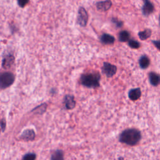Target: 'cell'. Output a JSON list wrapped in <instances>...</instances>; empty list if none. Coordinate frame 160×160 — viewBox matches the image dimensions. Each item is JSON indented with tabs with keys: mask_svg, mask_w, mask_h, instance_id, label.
<instances>
[{
	"mask_svg": "<svg viewBox=\"0 0 160 160\" xmlns=\"http://www.w3.org/2000/svg\"><path fill=\"white\" fill-rule=\"evenodd\" d=\"M142 138L141 131L136 128H128L123 130L119 135L120 142L130 146L138 144Z\"/></svg>",
	"mask_w": 160,
	"mask_h": 160,
	"instance_id": "cell-1",
	"label": "cell"
},
{
	"mask_svg": "<svg viewBox=\"0 0 160 160\" xmlns=\"http://www.w3.org/2000/svg\"><path fill=\"white\" fill-rule=\"evenodd\" d=\"M101 76L98 72H88L81 75L80 81L81 84L89 88H95L99 86Z\"/></svg>",
	"mask_w": 160,
	"mask_h": 160,
	"instance_id": "cell-2",
	"label": "cell"
},
{
	"mask_svg": "<svg viewBox=\"0 0 160 160\" xmlns=\"http://www.w3.org/2000/svg\"><path fill=\"white\" fill-rule=\"evenodd\" d=\"M14 76L12 72H4L0 73V88L6 89L12 84Z\"/></svg>",
	"mask_w": 160,
	"mask_h": 160,
	"instance_id": "cell-3",
	"label": "cell"
},
{
	"mask_svg": "<svg viewBox=\"0 0 160 160\" xmlns=\"http://www.w3.org/2000/svg\"><path fill=\"white\" fill-rule=\"evenodd\" d=\"M102 72L108 77L111 78L112 77L117 71V67L108 62H104L103 63L102 67L101 68Z\"/></svg>",
	"mask_w": 160,
	"mask_h": 160,
	"instance_id": "cell-4",
	"label": "cell"
},
{
	"mask_svg": "<svg viewBox=\"0 0 160 160\" xmlns=\"http://www.w3.org/2000/svg\"><path fill=\"white\" fill-rule=\"evenodd\" d=\"M88 21V14L83 7H81L78 11L77 22L81 26H86Z\"/></svg>",
	"mask_w": 160,
	"mask_h": 160,
	"instance_id": "cell-5",
	"label": "cell"
},
{
	"mask_svg": "<svg viewBox=\"0 0 160 160\" xmlns=\"http://www.w3.org/2000/svg\"><path fill=\"white\" fill-rule=\"evenodd\" d=\"M143 6L142 7V13L145 16H148L154 11V8L152 3L149 0H142Z\"/></svg>",
	"mask_w": 160,
	"mask_h": 160,
	"instance_id": "cell-6",
	"label": "cell"
},
{
	"mask_svg": "<svg viewBox=\"0 0 160 160\" xmlns=\"http://www.w3.org/2000/svg\"><path fill=\"white\" fill-rule=\"evenodd\" d=\"M96 6L99 11H106L111 8L112 6V2L111 0H104L102 1H99L96 3Z\"/></svg>",
	"mask_w": 160,
	"mask_h": 160,
	"instance_id": "cell-7",
	"label": "cell"
},
{
	"mask_svg": "<svg viewBox=\"0 0 160 160\" xmlns=\"http://www.w3.org/2000/svg\"><path fill=\"white\" fill-rule=\"evenodd\" d=\"M141 96V90L139 88L131 89L128 92V97L131 101H136Z\"/></svg>",
	"mask_w": 160,
	"mask_h": 160,
	"instance_id": "cell-8",
	"label": "cell"
},
{
	"mask_svg": "<svg viewBox=\"0 0 160 160\" xmlns=\"http://www.w3.org/2000/svg\"><path fill=\"white\" fill-rule=\"evenodd\" d=\"M64 102L65 107L67 109H72L76 106V101L74 100V98L72 95H66L64 99Z\"/></svg>",
	"mask_w": 160,
	"mask_h": 160,
	"instance_id": "cell-9",
	"label": "cell"
},
{
	"mask_svg": "<svg viewBox=\"0 0 160 160\" xmlns=\"http://www.w3.org/2000/svg\"><path fill=\"white\" fill-rule=\"evenodd\" d=\"M150 84L153 86H158L160 84V75L155 72H150L148 74Z\"/></svg>",
	"mask_w": 160,
	"mask_h": 160,
	"instance_id": "cell-10",
	"label": "cell"
},
{
	"mask_svg": "<svg viewBox=\"0 0 160 160\" xmlns=\"http://www.w3.org/2000/svg\"><path fill=\"white\" fill-rule=\"evenodd\" d=\"M100 41H101V43H102L104 44L110 45V44H114V42L115 41V38H114L113 36H112L111 34L104 33L101 36Z\"/></svg>",
	"mask_w": 160,
	"mask_h": 160,
	"instance_id": "cell-11",
	"label": "cell"
},
{
	"mask_svg": "<svg viewBox=\"0 0 160 160\" xmlns=\"http://www.w3.org/2000/svg\"><path fill=\"white\" fill-rule=\"evenodd\" d=\"M21 138L22 139H25V140H33L35 138V132L34 131L33 129H25L22 134L21 135Z\"/></svg>",
	"mask_w": 160,
	"mask_h": 160,
	"instance_id": "cell-12",
	"label": "cell"
},
{
	"mask_svg": "<svg viewBox=\"0 0 160 160\" xmlns=\"http://www.w3.org/2000/svg\"><path fill=\"white\" fill-rule=\"evenodd\" d=\"M150 64V60L146 54L142 55L139 59V65L141 69H146Z\"/></svg>",
	"mask_w": 160,
	"mask_h": 160,
	"instance_id": "cell-13",
	"label": "cell"
},
{
	"mask_svg": "<svg viewBox=\"0 0 160 160\" xmlns=\"http://www.w3.org/2000/svg\"><path fill=\"white\" fill-rule=\"evenodd\" d=\"M14 61V58L12 55L8 54L5 56L2 60V66L4 68H9Z\"/></svg>",
	"mask_w": 160,
	"mask_h": 160,
	"instance_id": "cell-14",
	"label": "cell"
},
{
	"mask_svg": "<svg viewBox=\"0 0 160 160\" xmlns=\"http://www.w3.org/2000/svg\"><path fill=\"white\" fill-rule=\"evenodd\" d=\"M130 38V34L128 31L123 30L119 32L118 34V39L119 41L121 42H126L129 40Z\"/></svg>",
	"mask_w": 160,
	"mask_h": 160,
	"instance_id": "cell-15",
	"label": "cell"
},
{
	"mask_svg": "<svg viewBox=\"0 0 160 160\" xmlns=\"http://www.w3.org/2000/svg\"><path fill=\"white\" fill-rule=\"evenodd\" d=\"M51 160H64V152L61 149L56 150L51 156Z\"/></svg>",
	"mask_w": 160,
	"mask_h": 160,
	"instance_id": "cell-16",
	"label": "cell"
},
{
	"mask_svg": "<svg viewBox=\"0 0 160 160\" xmlns=\"http://www.w3.org/2000/svg\"><path fill=\"white\" fill-rule=\"evenodd\" d=\"M151 35V30L150 29H146L144 31H139L138 32V36L142 41H144L150 38Z\"/></svg>",
	"mask_w": 160,
	"mask_h": 160,
	"instance_id": "cell-17",
	"label": "cell"
},
{
	"mask_svg": "<svg viewBox=\"0 0 160 160\" xmlns=\"http://www.w3.org/2000/svg\"><path fill=\"white\" fill-rule=\"evenodd\" d=\"M128 46L132 49H138L140 47V43L135 39H129L128 41Z\"/></svg>",
	"mask_w": 160,
	"mask_h": 160,
	"instance_id": "cell-18",
	"label": "cell"
},
{
	"mask_svg": "<svg viewBox=\"0 0 160 160\" xmlns=\"http://www.w3.org/2000/svg\"><path fill=\"white\" fill-rule=\"evenodd\" d=\"M36 154L34 152H28L22 158V160H36Z\"/></svg>",
	"mask_w": 160,
	"mask_h": 160,
	"instance_id": "cell-19",
	"label": "cell"
},
{
	"mask_svg": "<svg viewBox=\"0 0 160 160\" xmlns=\"http://www.w3.org/2000/svg\"><path fill=\"white\" fill-rule=\"evenodd\" d=\"M111 22L115 25V26L118 28H120L123 26V22L121 20L118 19L116 18H112L111 19Z\"/></svg>",
	"mask_w": 160,
	"mask_h": 160,
	"instance_id": "cell-20",
	"label": "cell"
},
{
	"mask_svg": "<svg viewBox=\"0 0 160 160\" xmlns=\"http://www.w3.org/2000/svg\"><path fill=\"white\" fill-rule=\"evenodd\" d=\"M29 1V0H18V3L20 7L23 8L28 4Z\"/></svg>",
	"mask_w": 160,
	"mask_h": 160,
	"instance_id": "cell-21",
	"label": "cell"
},
{
	"mask_svg": "<svg viewBox=\"0 0 160 160\" xmlns=\"http://www.w3.org/2000/svg\"><path fill=\"white\" fill-rule=\"evenodd\" d=\"M6 121L4 119H1L0 121V127L2 131H4L6 128Z\"/></svg>",
	"mask_w": 160,
	"mask_h": 160,
	"instance_id": "cell-22",
	"label": "cell"
},
{
	"mask_svg": "<svg viewBox=\"0 0 160 160\" xmlns=\"http://www.w3.org/2000/svg\"><path fill=\"white\" fill-rule=\"evenodd\" d=\"M152 42L156 48L160 51V40H152Z\"/></svg>",
	"mask_w": 160,
	"mask_h": 160,
	"instance_id": "cell-23",
	"label": "cell"
},
{
	"mask_svg": "<svg viewBox=\"0 0 160 160\" xmlns=\"http://www.w3.org/2000/svg\"><path fill=\"white\" fill-rule=\"evenodd\" d=\"M118 160H124V158L122 157H119V158H118Z\"/></svg>",
	"mask_w": 160,
	"mask_h": 160,
	"instance_id": "cell-24",
	"label": "cell"
},
{
	"mask_svg": "<svg viewBox=\"0 0 160 160\" xmlns=\"http://www.w3.org/2000/svg\"><path fill=\"white\" fill-rule=\"evenodd\" d=\"M159 26H160V15H159Z\"/></svg>",
	"mask_w": 160,
	"mask_h": 160,
	"instance_id": "cell-25",
	"label": "cell"
}]
</instances>
